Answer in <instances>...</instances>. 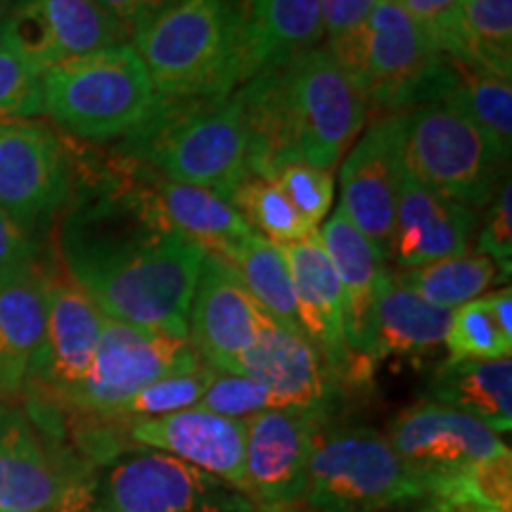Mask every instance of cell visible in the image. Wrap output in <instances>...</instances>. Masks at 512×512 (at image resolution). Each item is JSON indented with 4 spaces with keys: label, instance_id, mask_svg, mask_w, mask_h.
I'll use <instances>...</instances> for the list:
<instances>
[{
    "label": "cell",
    "instance_id": "cell-43",
    "mask_svg": "<svg viewBox=\"0 0 512 512\" xmlns=\"http://www.w3.org/2000/svg\"><path fill=\"white\" fill-rule=\"evenodd\" d=\"M93 3L100 5L131 38L140 24L155 17L157 12H162L174 0H93Z\"/></svg>",
    "mask_w": 512,
    "mask_h": 512
},
{
    "label": "cell",
    "instance_id": "cell-16",
    "mask_svg": "<svg viewBox=\"0 0 512 512\" xmlns=\"http://www.w3.org/2000/svg\"><path fill=\"white\" fill-rule=\"evenodd\" d=\"M401 128L403 114L377 117L339 162V209L368 240L375 242L384 259L392 240L401 181L406 174L401 159Z\"/></svg>",
    "mask_w": 512,
    "mask_h": 512
},
{
    "label": "cell",
    "instance_id": "cell-9",
    "mask_svg": "<svg viewBox=\"0 0 512 512\" xmlns=\"http://www.w3.org/2000/svg\"><path fill=\"white\" fill-rule=\"evenodd\" d=\"M93 472L48 437L24 401L0 394V512H62L95 498Z\"/></svg>",
    "mask_w": 512,
    "mask_h": 512
},
{
    "label": "cell",
    "instance_id": "cell-10",
    "mask_svg": "<svg viewBox=\"0 0 512 512\" xmlns=\"http://www.w3.org/2000/svg\"><path fill=\"white\" fill-rule=\"evenodd\" d=\"M200 366V356L188 337L105 318L91 368L60 411L114 420L119 408L147 384Z\"/></svg>",
    "mask_w": 512,
    "mask_h": 512
},
{
    "label": "cell",
    "instance_id": "cell-18",
    "mask_svg": "<svg viewBox=\"0 0 512 512\" xmlns=\"http://www.w3.org/2000/svg\"><path fill=\"white\" fill-rule=\"evenodd\" d=\"M266 313L219 254L204 252L188 316V339L204 366L238 373Z\"/></svg>",
    "mask_w": 512,
    "mask_h": 512
},
{
    "label": "cell",
    "instance_id": "cell-11",
    "mask_svg": "<svg viewBox=\"0 0 512 512\" xmlns=\"http://www.w3.org/2000/svg\"><path fill=\"white\" fill-rule=\"evenodd\" d=\"M95 491L119 512H256L233 486L152 448L117 460Z\"/></svg>",
    "mask_w": 512,
    "mask_h": 512
},
{
    "label": "cell",
    "instance_id": "cell-50",
    "mask_svg": "<svg viewBox=\"0 0 512 512\" xmlns=\"http://www.w3.org/2000/svg\"><path fill=\"white\" fill-rule=\"evenodd\" d=\"M396 3H406V0H396Z\"/></svg>",
    "mask_w": 512,
    "mask_h": 512
},
{
    "label": "cell",
    "instance_id": "cell-14",
    "mask_svg": "<svg viewBox=\"0 0 512 512\" xmlns=\"http://www.w3.org/2000/svg\"><path fill=\"white\" fill-rule=\"evenodd\" d=\"M401 460L434 486L475 470L486 460L510 453L498 432L472 415L437 401H420L399 413L387 432Z\"/></svg>",
    "mask_w": 512,
    "mask_h": 512
},
{
    "label": "cell",
    "instance_id": "cell-35",
    "mask_svg": "<svg viewBox=\"0 0 512 512\" xmlns=\"http://www.w3.org/2000/svg\"><path fill=\"white\" fill-rule=\"evenodd\" d=\"M209 375L211 368L204 363L200 368L188 370V373L166 375L162 380L147 384L131 401H126L114 415V420L128 422L136 418H162V415L197 408L204 389H207Z\"/></svg>",
    "mask_w": 512,
    "mask_h": 512
},
{
    "label": "cell",
    "instance_id": "cell-38",
    "mask_svg": "<svg viewBox=\"0 0 512 512\" xmlns=\"http://www.w3.org/2000/svg\"><path fill=\"white\" fill-rule=\"evenodd\" d=\"M197 408L223 415V418L247 420L261 411H271L273 401L266 389L252 377L211 368L207 389H204Z\"/></svg>",
    "mask_w": 512,
    "mask_h": 512
},
{
    "label": "cell",
    "instance_id": "cell-15",
    "mask_svg": "<svg viewBox=\"0 0 512 512\" xmlns=\"http://www.w3.org/2000/svg\"><path fill=\"white\" fill-rule=\"evenodd\" d=\"M330 413L271 408L247 418L245 496L256 512L302 505L318 427Z\"/></svg>",
    "mask_w": 512,
    "mask_h": 512
},
{
    "label": "cell",
    "instance_id": "cell-3",
    "mask_svg": "<svg viewBox=\"0 0 512 512\" xmlns=\"http://www.w3.org/2000/svg\"><path fill=\"white\" fill-rule=\"evenodd\" d=\"M119 157L166 181L219 192L230 202L247 176V136L238 93L159 100L145 124L119 140Z\"/></svg>",
    "mask_w": 512,
    "mask_h": 512
},
{
    "label": "cell",
    "instance_id": "cell-22",
    "mask_svg": "<svg viewBox=\"0 0 512 512\" xmlns=\"http://www.w3.org/2000/svg\"><path fill=\"white\" fill-rule=\"evenodd\" d=\"M126 437L133 446L169 453L200 467L245 496L247 420L188 408L162 418L128 420Z\"/></svg>",
    "mask_w": 512,
    "mask_h": 512
},
{
    "label": "cell",
    "instance_id": "cell-6",
    "mask_svg": "<svg viewBox=\"0 0 512 512\" xmlns=\"http://www.w3.org/2000/svg\"><path fill=\"white\" fill-rule=\"evenodd\" d=\"M432 501V484L370 427H332L313 439L302 508L309 512H389Z\"/></svg>",
    "mask_w": 512,
    "mask_h": 512
},
{
    "label": "cell",
    "instance_id": "cell-27",
    "mask_svg": "<svg viewBox=\"0 0 512 512\" xmlns=\"http://www.w3.org/2000/svg\"><path fill=\"white\" fill-rule=\"evenodd\" d=\"M140 169H143L147 188H150L166 221L176 230H181L185 238L197 242L204 252L221 254L233 242L252 233L240 211L219 192L166 181L145 166H140Z\"/></svg>",
    "mask_w": 512,
    "mask_h": 512
},
{
    "label": "cell",
    "instance_id": "cell-48",
    "mask_svg": "<svg viewBox=\"0 0 512 512\" xmlns=\"http://www.w3.org/2000/svg\"><path fill=\"white\" fill-rule=\"evenodd\" d=\"M273 512H309L302 505H294V508H285V510H273Z\"/></svg>",
    "mask_w": 512,
    "mask_h": 512
},
{
    "label": "cell",
    "instance_id": "cell-26",
    "mask_svg": "<svg viewBox=\"0 0 512 512\" xmlns=\"http://www.w3.org/2000/svg\"><path fill=\"white\" fill-rule=\"evenodd\" d=\"M453 311L441 309L406 287L392 271H384L377 287L368 335V361L387 356H413L446 342Z\"/></svg>",
    "mask_w": 512,
    "mask_h": 512
},
{
    "label": "cell",
    "instance_id": "cell-7",
    "mask_svg": "<svg viewBox=\"0 0 512 512\" xmlns=\"http://www.w3.org/2000/svg\"><path fill=\"white\" fill-rule=\"evenodd\" d=\"M235 27V0H174L133 31L159 98L228 95L226 74Z\"/></svg>",
    "mask_w": 512,
    "mask_h": 512
},
{
    "label": "cell",
    "instance_id": "cell-1",
    "mask_svg": "<svg viewBox=\"0 0 512 512\" xmlns=\"http://www.w3.org/2000/svg\"><path fill=\"white\" fill-rule=\"evenodd\" d=\"M121 164L69 202L57 233L62 266L105 318L188 337L204 249L166 221L143 169Z\"/></svg>",
    "mask_w": 512,
    "mask_h": 512
},
{
    "label": "cell",
    "instance_id": "cell-13",
    "mask_svg": "<svg viewBox=\"0 0 512 512\" xmlns=\"http://www.w3.org/2000/svg\"><path fill=\"white\" fill-rule=\"evenodd\" d=\"M72 164L53 128L0 121V209L29 233L72 202Z\"/></svg>",
    "mask_w": 512,
    "mask_h": 512
},
{
    "label": "cell",
    "instance_id": "cell-24",
    "mask_svg": "<svg viewBox=\"0 0 512 512\" xmlns=\"http://www.w3.org/2000/svg\"><path fill=\"white\" fill-rule=\"evenodd\" d=\"M332 268H335L344 299V332L347 344L366 377L373 373V363L368 361V335L373 320L377 287L387 268L384 254L373 240L358 230L342 209L332 211L318 233Z\"/></svg>",
    "mask_w": 512,
    "mask_h": 512
},
{
    "label": "cell",
    "instance_id": "cell-44",
    "mask_svg": "<svg viewBox=\"0 0 512 512\" xmlns=\"http://www.w3.org/2000/svg\"><path fill=\"white\" fill-rule=\"evenodd\" d=\"M484 304L489 306L491 316H494L496 325L501 328L505 337L512 339V292L510 287H501V290L484 294Z\"/></svg>",
    "mask_w": 512,
    "mask_h": 512
},
{
    "label": "cell",
    "instance_id": "cell-41",
    "mask_svg": "<svg viewBox=\"0 0 512 512\" xmlns=\"http://www.w3.org/2000/svg\"><path fill=\"white\" fill-rule=\"evenodd\" d=\"M377 0H318L320 22L328 41L342 38L361 27Z\"/></svg>",
    "mask_w": 512,
    "mask_h": 512
},
{
    "label": "cell",
    "instance_id": "cell-47",
    "mask_svg": "<svg viewBox=\"0 0 512 512\" xmlns=\"http://www.w3.org/2000/svg\"><path fill=\"white\" fill-rule=\"evenodd\" d=\"M411 512H444V510H439L434 503H425L420 510H411Z\"/></svg>",
    "mask_w": 512,
    "mask_h": 512
},
{
    "label": "cell",
    "instance_id": "cell-31",
    "mask_svg": "<svg viewBox=\"0 0 512 512\" xmlns=\"http://www.w3.org/2000/svg\"><path fill=\"white\" fill-rule=\"evenodd\" d=\"M460 48L453 64L512 79V0H463Z\"/></svg>",
    "mask_w": 512,
    "mask_h": 512
},
{
    "label": "cell",
    "instance_id": "cell-33",
    "mask_svg": "<svg viewBox=\"0 0 512 512\" xmlns=\"http://www.w3.org/2000/svg\"><path fill=\"white\" fill-rule=\"evenodd\" d=\"M230 204L240 211V216L256 235L275 245H287V242H297L316 233V228H311L299 216V211L292 207L273 178L247 174L235 185Z\"/></svg>",
    "mask_w": 512,
    "mask_h": 512
},
{
    "label": "cell",
    "instance_id": "cell-8",
    "mask_svg": "<svg viewBox=\"0 0 512 512\" xmlns=\"http://www.w3.org/2000/svg\"><path fill=\"white\" fill-rule=\"evenodd\" d=\"M401 159L415 181L475 211L494 200L508 162L475 121L441 100L403 112Z\"/></svg>",
    "mask_w": 512,
    "mask_h": 512
},
{
    "label": "cell",
    "instance_id": "cell-30",
    "mask_svg": "<svg viewBox=\"0 0 512 512\" xmlns=\"http://www.w3.org/2000/svg\"><path fill=\"white\" fill-rule=\"evenodd\" d=\"M451 62V60H448ZM453 76L441 102H448L472 119L494 143L503 159L510 157L512 147V83L486 69L453 64Z\"/></svg>",
    "mask_w": 512,
    "mask_h": 512
},
{
    "label": "cell",
    "instance_id": "cell-19",
    "mask_svg": "<svg viewBox=\"0 0 512 512\" xmlns=\"http://www.w3.org/2000/svg\"><path fill=\"white\" fill-rule=\"evenodd\" d=\"M280 252L290 271L299 325L328 363L332 377L337 382L368 380L347 344L342 287L318 233L280 245Z\"/></svg>",
    "mask_w": 512,
    "mask_h": 512
},
{
    "label": "cell",
    "instance_id": "cell-21",
    "mask_svg": "<svg viewBox=\"0 0 512 512\" xmlns=\"http://www.w3.org/2000/svg\"><path fill=\"white\" fill-rule=\"evenodd\" d=\"M126 31L93 0H12L10 48L46 72L57 62L126 43Z\"/></svg>",
    "mask_w": 512,
    "mask_h": 512
},
{
    "label": "cell",
    "instance_id": "cell-34",
    "mask_svg": "<svg viewBox=\"0 0 512 512\" xmlns=\"http://www.w3.org/2000/svg\"><path fill=\"white\" fill-rule=\"evenodd\" d=\"M444 344L448 361H496L512 354V339L503 335L482 297L453 309Z\"/></svg>",
    "mask_w": 512,
    "mask_h": 512
},
{
    "label": "cell",
    "instance_id": "cell-46",
    "mask_svg": "<svg viewBox=\"0 0 512 512\" xmlns=\"http://www.w3.org/2000/svg\"><path fill=\"white\" fill-rule=\"evenodd\" d=\"M62 512H119V510H114L110 503L107 501H102V498L95 494V498L93 501H88L86 505H79V508H72V510H62Z\"/></svg>",
    "mask_w": 512,
    "mask_h": 512
},
{
    "label": "cell",
    "instance_id": "cell-17",
    "mask_svg": "<svg viewBox=\"0 0 512 512\" xmlns=\"http://www.w3.org/2000/svg\"><path fill=\"white\" fill-rule=\"evenodd\" d=\"M323 38L318 0H235L226 91L318 48Z\"/></svg>",
    "mask_w": 512,
    "mask_h": 512
},
{
    "label": "cell",
    "instance_id": "cell-2",
    "mask_svg": "<svg viewBox=\"0 0 512 512\" xmlns=\"http://www.w3.org/2000/svg\"><path fill=\"white\" fill-rule=\"evenodd\" d=\"M235 93L254 176L273 178L294 162L332 171L366 128V100L328 48L306 50Z\"/></svg>",
    "mask_w": 512,
    "mask_h": 512
},
{
    "label": "cell",
    "instance_id": "cell-4",
    "mask_svg": "<svg viewBox=\"0 0 512 512\" xmlns=\"http://www.w3.org/2000/svg\"><path fill=\"white\" fill-rule=\"evenodd\" d=\"M325 48L380 117L437 102L453 76L448 57L396 0H377L361 27Z\"/></svg>",
    "mask_w": 512,
    "mask_h": 512
},
{
    "label": "cell",
    "instance_id": "cell-12",
    "mask_svg": "<svg viewBox=\"0 0 512 512\" xmlns=\"http://www.w3.org/2000/svg\"><path fill=\"white\" fill-rule=\"evenodd\" d=\"M105 316L67 271H48L46 335L29 370L22 396L31 403L64 408L93 363Z\"/></svg>",
    "mask_w": 512,
    "mask_h": 512
},
{
    "label": "cell",
    "instance_id": "cell-25",
    "mask_svg": "<svg viewBox=\"0 0 512 512\" xmlns=\"http://www.w3.org/2000/svg\"><path fill=\"white\" fill-rule=\"evenodd\" d=\"M48 268L41 261L0 273V394L22 396L46 335Z\"/></svg>",
    "mask_w": 512,
    "mask_h": 512
},
{
    "label": "cell",
    "instance_id": "cell-28",
    "mask_svg": "<svg viewBox=\"0 0 512 512\" xmlns=\"http://www.w3.org/2000/svg\"><path fill=\"white\" fill-rule=\"evenodd\" d=\"M430 401L482 420L503 434L512 430V358L446 361L430 380Z\"/></svg>",
    "mask_w": 512,
    "mask_h": 512
},
{
    "label": "cell",
    "instance_id": "cell-45",
    "mask_svg": "<svg viewBox=\"0 0 512 512\" xmlns=\"http://www.w3.org/2000/svg\"><path fill=\"white\" fill-rule=\"evenodd\" d=\"M10 48V5H0V50Z\"/></svg>",
    "mask_w": 512,
    "mask_h": 512
},
{
    "label": "cell",
    "instance_id": "cell-39",
    "mask_svg": "<svg viewBox=\"0 0 512 512\" xmlns=\"http://www.w3.org/2000/svg\"><path fill=\"white\" fill-rule=\"evenodd\" d=\"M489 214L484 219V228L479 233L477 254L486 256L498 264V273L510 278L512 268V183L505 178L501 188L489 202Z\"/></svg>",
    "mask_w": 512,
    "mask_h": 512
},
{
    "label": "cell",
    "instance_id": "cell-23",
    "mask_svg": "<svg viewBox=\"0 0 512 512\" xmlns=\"http://www.w3.org/2000/svg\"><path fill=\"white\" fill-rule=\"evenodd\" d=\"M475 228V209L446 200L403 174L387 256H392L399 268H418L470 254Z\"/></svg>",
    "mask_w": 512,
    "mask_h": 512
},
{
    "label": "cell",
    "instance_id": "cell-42",
    "mask_svg": "<svg viewBox=\"0 0 512 512\" xmlns=\"http://www.w3.org/2000/svg\"><path fill=\"white\" fill-rule=\"evenodd\" d=\"M38 259L34 233L22 228L0 209V273L31 264Z\"/></svg>",
    "mask_w": 512,
    "mask_h": 512
},
{
    "label": "cell",
    "instance_id": "cell-37",
    "mask_svg": "<svg viewBox=\"0 0 512 512\" xmlns=\"http://www.w3.org/2000/svg\"><path fill=\"white\" fill-rule=\"evenodd\" d=\"M273 181L280 185L292 207L299 211V216L309 223L311 228H318L320 221L328 219L332 200H335V181L332 171L318 169V166L294 162L287 164Z\"/></svg>",
    "mask_w": 512,
    "mask_h": 512
},
{
    "label": "cell",
    "instance_id": "cell-20",
    "mask_svg": "<svg viewBox=\"0 0 512 512\" xmlns=\"http://www.w3.org/2000/svg\"><path fill=\"white\" fill-rule=\"evenodd\" d=\"M235 375L259 382L271 396L273 408L330 413L335 399L337 380L311 339L271 316L261 320L259 335L242 354Z\"/></svg>",
    "mask_w": 512,
    "mask_h": 512
},
{
    "label": "cell",
    "instance_id": "cell-29",
    "mask_svg": "<svg viewBox=\"0 0 512 512\" xmlns=\"http://www.w3.org/2000/svg\"><path fill=\"white\" fill-rule=\"evenodd\" d=\"M219 256L233 266L245 290L252 294L266 316L278 320L285 328L302 332L297 306H294L290 271H287L280 245L261 238L252 230L245 238L223 249Z\"/></svg>",
    "mask_w": 512,
    "mask_h": 512
},
{
    "label": "cell",
    "instance_id": "cell-5",
    "mask_svg": "<svg viewBox=\"0 0 512 512\" xmlns=\"http://www.w3.org/2000/svg\"><path fill=\"white\" fill-rule=\"evenodd\" d=\"M159 95L131 43L69 57L43 72V112L74 138L121 140L150 119Z\"/></svg>",
    "mask_w": 512,
    "mask_h": 512
},
{
    "label": "cell",
    "instance_id": "cell-40",
    "mask_svg": "<svg viewBox=\"0 0 512 512\" xmlns=\"http://www.w3.org/2000/svg\"><path fill=\"white\" fill-rule=\"evenodd\" d=\"M460 3L463 0H406L401 5L432 38L434 46L453 60L460 48Z\"/></svg>",
    "mask_w": 512,
    "mask_h": 512
},
{
    "label": "cell",
    "instance_id": "cell-36",
    "mask_svg": "<svg viewBox=\"0 0 512 512\" xmlns=\"http://www.w3.org/2000/svg\"><path fill=\"white\" fill-rule=\"evenodd\" d=\"M43 114V69L12 48L0 50V121Z\"/></svg>",
    "mask_w": 512,
    "mask_h": 512
},
{
    "label": "cell",
    "instance_id": "cell-32",
    "mask_svg": "<svg viewBox=\"0 0 512 512\" xmlns=\"http://www.w3.org/2000/svg\"><path fill=\"white\" fill-rule=\"evenodd\" d=\"M394 275L403 285L418 292L425 302L453 311L482 297L501 273L486 256L463 254L418 268H401Z\"/></svg>",
    "mask_w": 512,
    "mask_h": 512
},
{
    "label": "cell",
    "instance_id": "cell-49",
    "mask_svg": "<svg viewBox=\"0 0 512 512\" xmlns=\"http://www.w3.org/2000/svg\"><path fill=\"white\" fill-rule=\"evenodd\" d=\"M12 3V0H0V5H10Z\"/></svg>",
    "mask_w": 512,
    "mask_h": 512
}]
</instances>
